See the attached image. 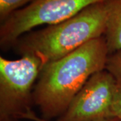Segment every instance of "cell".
I'll return each mask as SVG.
<instances>
[{"label": "cell", "instance_id": "1", "mask_svg": "<svg viewBox=\"0 0 121 121\" xmlns=\"http://www.w3.org/2000/svg\"><path fill=\"white\" fill-rule=\"evenodd\" d=\"M108 56L103 36L44 65L33 92L34 104L40 117L51 121L63 115L88 79L106 69Z\"/></svg>", "mask_w": 121, "mask_h": 121}, {"label": "cell", "instance_id": "2", "mask_svg": "<svg viewBox=\"0 0 121 121\" xmlns=\"http://www.w3.org/2000/svg\"><path fill=\"white\" fill-rule=\"evenodd\" d=\"M107 12L106 1L91 5L67 20L22 35L12 48L21 56H37L44 66L103 36Z\"/></svg>", "mask_w": 121, "mask_h": 121}, {"label": "cell", "instance_id": "3", "mask_svg": "<svg viewBox=\"0 0 121 121\" xmlns=\"http://www.w3.org/2000/svg\"><path fill=\"white\" fill-rule=\"evenodd\" d=\"M44 65L37 56H0V120H17L32 110L33 92Z\"/></svg>", "mask_w": 121, "mask_h": 121}, {"label": "cell", "instance_id": "4", "mask_svg": "<svg viewBox=\"0 0 121 121\" xmlns=\"http://www.w3.org/2000/svg\"><path fill=\"white\" fill-rule=\"evenodd\" d=\"M106 0H35L10 15L0 25V47L12 48L22 35L43 25H53L77 15L91 5Z\"/></svg>", "mask_w": 121, "mask_h": 121}, {"label": "cell", "instance_id": "5", "mask_svg": "<svg viewBox=\"0 0 121 121\" xmlns=\"http://www.w3.org/2000/svg\"><path fill=\"white\" fill-rule=\"evenodd\" d=\"M118 81L106 69L94 73L56 121H96L114 118L112 104Z\"/></svg>", "mask_w": 121, "mask_h": 121}, {"label": "cell", "instance_id": "6", "mask_svg": "<svg viewBox=\"0 0 121 121\" xmlns=\"http://www.w3.org/2000/svg\"><path fill=\"white\" fill-rule=\"evenodd\" d=\"M107 20L104 38L109 55L121 50V0H106Z\"/></svg>", "mask_w": 121, "mask_h": 121}, {"label": "cell", "instance_id": "7", "mask_svg": "<svg viewBox=\"0 0 121 121\" xmlns=\"http://www.w3.org/2000/svg\"><path fill=\"white\" fill-rule=\"evenodd\" d=\"M35 0H0V22L2 23L13 12L24 8Z\"/></svg>", "mask_w": 121, "mask_h": 121}, {"label": "cell", "instance_id": "8", "mask_svg": "<svg viewBox=\"0 0 121 121\" xmlns=\"http://www.w3.org/2000/svg\"><path fill=\"white\" fill-rule=\"evenodd\" d=\"M106 69L121 83V50L108 56Z\"/></svg>", "mask_w": 121, "mask_h": 121}, {"label": "cell", "instance_id": "9", "mask_svg": "<svg viewBox=\"0 0 121 121\" xmlns=\"http://www.w3.org/2000/svg\"><path fill=\"white\" fill-rule=\"evenodd\" d=\"M113 117L121 121V83L118 82L112 104Z\"/></svg>", "mask_w": 121, "mask_h": 121}, {"label": "cell", "instance_id": "10", "mask_svg": "<svg viewBox=\"0 0 121 121\" xmlns=\"http://www.w3.org/2000/svg\"><path fill=\"white\" fill-rule=\"evenodd\" d=\"M20 119H25V120H28V121H48V120H45L40 117H39L38 115H36L32 110H30L28 112H27L25 114H24ZM121 121L120 119L117 118H104V119H102V120H99V121Z\"/></svg>", "mask_w": 121, "mask_h": 121}, {"label": "cell", "instance_id": "11", "mask_svg": "<svg viewBox=\"0 0 121 121\" xmlns=\"http://www.w3.org/2000/svg\"><path fill=\"white\" fill-rule=\"evenodd\" d=\"M0 121H15V120H0Z\"/></svg>", "mask_w": 121, "mask_h": 121}]
</instances>
